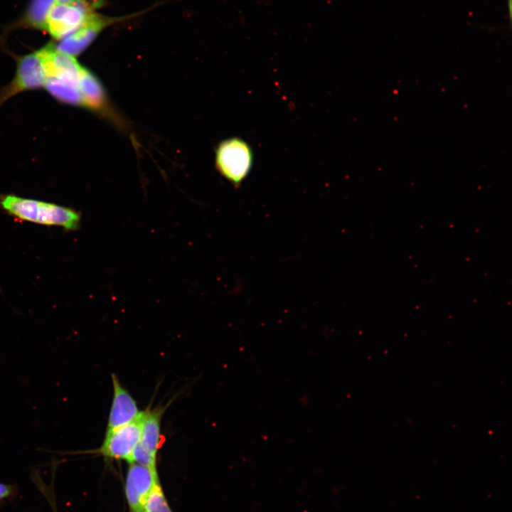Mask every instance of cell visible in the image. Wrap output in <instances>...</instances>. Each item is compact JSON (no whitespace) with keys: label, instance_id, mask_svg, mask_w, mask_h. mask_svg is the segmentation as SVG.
<instances>
[{"label":"cell","instance_id":"cell-1","mask_svg":"<svg viewBox=\"0 0 512 512\" xmlns=\"http://www.w3.org/2000/svg\"><path fill=\"white\" fill-rule=\"evenodd\" d=\"M0 205L10 215L23 220L61 226L69 230L80 227V213L57 204L7 195L1 198Z\"/></svg>","mask_w":512,"mask_h":512},{"label":"cell","instance_id":"cell-2","mask_svg":"<svg viewBox=\"0 0 512 512\" xmlns=\"http://www.w3.org/2000/svg\"><path fill=\"white\" fill-rule=\"evenodd\" d=\"M253 161L251 146L239 137L223 140L215 151L217 170L235 187L239 186L249 175Z\"/></svg>","mask_w":512,"mask_h":512},{"label":"cell","instance_id":"cell-3","mask_svg":"<svg viewBox=\"0 0 512 512\" xmlns=\"http://www.w3.org/2000/svg\"><path fill=\"white\" fill-rule=\"evenodd\" d=\"M101 6V0L55 2L46 18V31L60 41L77 30Z\"/></svg>","mask_w":512,"mask_h":512},{"label":"cell","instance_id":"cell-4","mask_svg":"<svg viewBox=\"0 0 512 512\" xmlns=\"http://www.w3.org/2000/svg\"><path fill=\"white\" fill-rule=\"evenodd\" d=\"M142 14L143 12L123 16H109L95 11L73 33L54 43L55 48L75 57L82 53L105 28Z\"/></svg>","mask_w":512,"mask_h":512},{"label":"cell","instance_id":"cell-5","mask_svg":"<svg viewBox=\"0 0 512 512\" xmlns=\"http://www.w3.org/2000/svg\"><path fill=\"white\" fill-rule=\"evenodd\" d=\"M144 410L135 420L105 432L101 446L85 453L100 454L105 458L116 460H127L130 462L134 449L140 439Z\"/></svg>","mask_w":512,"mask_h":512},{"label":"cell","instance_id":"cell-6","mask_svg":"<svg viewBox=\"0 0 512 512\" xmlns=\"http://www.w3.org/2000/svg\"><path fill=\"white\" fill-rule=\"evenodd\" d=\"M47 78L43 62L37 50L18 57L15 78L0 92V105L20 92L44 86Z\"/></svg>","mask_w":512,"mask_h":512},{"label":"cell","instance_id":"cell-7","mask_svg":"<svg viewBox=\"0 0 512 512\" xmlns=\"http://www.w3.org/2000/svg\"><path fill=\"white\" fill-rule=\"evenodd\" d=\"M127 471L125 492L132 512H142L145 500L158 483L156 469L131 462Z\"/></svg>","mask_w":512,"mask_h":512},{"label":"cell","instance_id":"cell-8","mask_svg":"<svg viewBox=\"0 0 512 512\" xmlns=\"http://www.w3.org/2000/svg\"><path fill=\"white\" fill-rule=\"evenodd\" d=\"M111 378L113 393L105 432H110L135 420L142 412L139 410L135 399L121 383L117 376L112 373Z\"/></svg>","mask_w":512,"mask_h":512},{"label":"cell","instance_id":"cell-9","mask_svg":"<svg viewBox=\"0 0 512 512\" xmlns=\"http://www.w3.org/2000/svg\"><path fill=\"white\" fill-rule=\"evenodd\" d=\"M165 410L166 407L159 406L152 410H144L138 445L155 456L164 439L161 433V423Z\"/></svg>","mask_w":512,"mask_h":512},{"label":"cell","instance_id":"cell-10","mask_svg":"<svg viewBox=\"0 0 512 512\" xmlns=\"http://www.w3.org/2000/svg\"><path fill=\"white\" fill-rule=\"evenodd\" d=\"M55 2V0H30L22 15L7 30L26 28L46 31V18Z\"/></svg>","mask_w":512,"mask_h":512},{"label":"cell","instance_id":"cell-11","mask_svg":"<svg viewBox=\"0 0 512 512\" xmlns=\"http://www.w3.org/2000/svg\"><path fill=\"white\" fill-rule=\"evenodd\" d=\"M80 90L83 100V107L91 110H102L106 105V95L102 83L87 68H84L80 80Z\"/></svg>","mask_w":512,"mask_h":512},{"label":"cell","instance_id":"cell-12","mask_svg":"<svg viewBox=\"0 0 512 512\" xmlns=\"http://www.w3.org/2000/svg\"><path fill=\"white\" fill-rule=\"evenodd\" d=\"M44 87L58 100L83 107V100L78 87L67 84L53 78H48Z\"/></svg>","mask_w":512,"mask_h":512},{"label":"cell","instance_id":"cell-13","mask_svg":"<svg viewBox=\"0 0 512 512\" xmlns=\"http://www.w3.org/2000/svg\"><path fill=\"white\" fill-rule=\"evenodd\" d=\"M142 512H172L159 483L153 487L147 496Z\"/></svg>","mask_w":512,"mask_h":512},{"label":"cell","instance_id":"cell-14","mask_svg":"<svg viewBox=\"0 0 512 512\" xmlns=\"http://www.w3.org/2000/svg\"><path fill=\"white\" fill-rule=\"evenodd\" d=\"M14 493L13 486L0 483V501L11 496Z\"/></svg>","mask_w":512,"mask_h":512},{"label":"cell","instance_id":"cell-15","mask_svg":"<svg viewBox=\"0 0 512 512\" xmlns=\"http://www.w3.org/2000/svg\"><path fill=\"white\" fill-rule=\"evenodd\" d=\"M74 1H76V0H55V2H59V3H67V2Z\"/></svg>","mask_w":512,"mask_h":512},{"label":"cell","instance_id":"cell-16","mask_svg":"<svg viewBox=\"0 0 512 512\" xmlns=\"http://www.w3.org/2000/svg\"><path fill=\"white\" fill-rule=\"evenodd\" d=\"M508 9H509V16H511V0H508Z\"/></svg>","mask_w":512,"mask_h":512}]
</instances>
